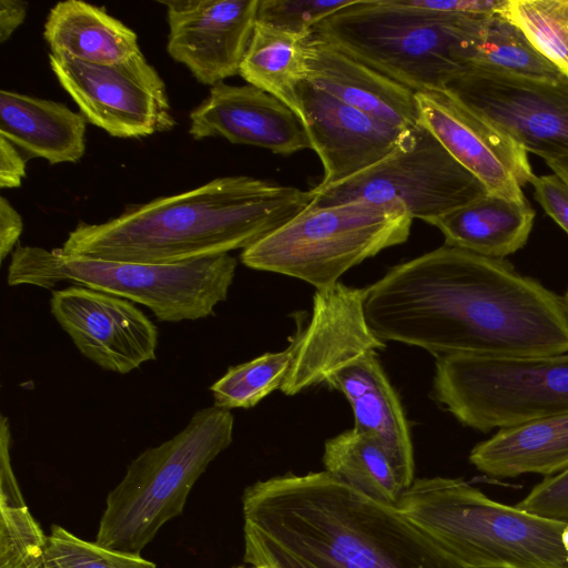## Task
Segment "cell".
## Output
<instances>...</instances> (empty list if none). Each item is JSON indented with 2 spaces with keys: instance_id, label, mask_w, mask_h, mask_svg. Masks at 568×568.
<instances>
[{
  "instance_id": "5bb4252c",
  "label": "cell",
  "mask_w": 568,
  "mask_h": 568,
  "mask_svg": "<svg viewBox=\"0 0 568 568\" xmlns=\"http://www.w3.org/2000/svg\"><path fill=\"white\" fill-rule=\"evenodd\" d=\"M419 122L491 195L525 203L535 175L527 152L446 90L416 92Z\"/></svg>"
},
{
  "instance_id": "836d02e7",
  "label": "cell",
  "mask_w": 568,
  "mask_h": 568,
  "mask_svg": "<svg viewBox=\"0 0 568 568\" xmlns=\"http://www.w3.org/2000/svg\"><path fill=\"white\" fill-rule=\"evenodd\" d=\"M529 183L545 212L568 234V184L555 173L534 175Z\"/></svg>"
},
{
  "instance_id": "8992f818",
  "label": "cell",
  "mask_w": 568,
  "mask_h": 568,
  "mask_svg": "<svg viewBox=\"0 0 568 568\" xmlns=\"http://www.w3.org/2000/svg\"><path fill=\"white\" fill-rule=\"evenodd\" d=\"M237 262L230 254L175 264H144L67 256L58 248L18 245L8 284L51 290L60 282L141 304L159 321L178 323L215 315L227 298Z\"/></svg>"
},
{
  "instance_id": "ab89813d",
  "label": "cell",
  "mask_w": 568,
  "mask_h": 568,
  "mask_svg": "<svg viewBox=\"0 0 568 568\" xmlns=\"http://www.w3.org/2000/svg\"><path fill=\"white\" fill-rule=\"evenodd\" d=\"M547 165L568 184V156L545 160Z\"/></svg>"
},
{
  "instance_id": "30bf717a",
  "label": "cell",
  "mask_w": 568,
  "mask_h": 568,
  "mask_svg": "<svg viewBox=\"0 0 568 568\" xmlns=\"http://www.w3.org/2000/svg\"><path fill=\"white\" fill-rule=\"evenodd\" d=\"M307 207L365 201L432 223L488 194L420 122L407 129L398 145L371 168L328 186H315Z\"/></svg>"
},
{
  "instance_id": "3957f363",
  "label": "cell",
  "mask_w": 568,
  "mask_h": 568,
  "mask_svg": "<svg viewBox=\"0 0 568 568\" xmlns=\"http://www.w3.org/2000/svg\"><path fill=\"white\" fill-rule=\"evenodd\" d=\"M313 200L311 191L247 175L214 179L132 205L102 223L80 222L60 248L67 256L175 264L245 250Z\"/></svg>"
},
{
  "instance_id": "7402d4cb",
  "label": "cell",
  "mask_w": 568,
  "mask_h": 568,
  "mask_svg": "<svg viewBox=\"0 0 568 568\" xmlns=\"http://www.w3.org/2000/svg\"><path fill=\"white\" fill-rule=\"evenodd\" d=\"M469 462L498 478L559 474L568 468V414L501 428L471 449Z\"/></svg>"
},
{
  "instance_id": "60d3db41",
  "label": "cell",
  "mask_w": 568,
  "mask_h": 568,
  "mask_svg": "<svg viewBox=\"0 0 568 568\" xmlns=\"http://www.w3.org/2000/svg\"><path fill=\"white\" fill-rule=\"evenodd\" d=\"M561 540H562V545H564V548H565V551L567 555V560H568V524L566 525V527L562 530Z\"/></svg>"
},
{
  "instance_id": "6da1fadb",
  "label": "cell",
  "mask_w": 568,
  "mask_h": 568,
  "mask_svg": "<svg viewBox=\"0 0 568 568\" xmlns=\"http://www.w3.org/2000/svg\"><path fill=\"white\" fill-rule=\"evenodd\" d=\"M368 326L383 342L452 355L568 353L562 300L505 258L444 244L364 288Z\"/></svg>"
},
{
  "instance_id": "9a60e30c",
  "label": "cell",
  "mask_w": 568,
  "mask_h": 568,
  "mask_svg": "<svg viewBox=\"0 0 568 568\" xmlns=\"http://www.w3.org/2000/svg\"><path fill=\"white\" fill-rule=\"evenodd\" d=\"M170 57L202 84L239 74L260 0H166Z\"/></svg>"
},
{
  "instance_id": "484cf974",
  "label": "cell",
  "mask_w": 568,
  "mask_h": 568,
  "mask_svg": "<svg viewBox=\"0 0 568 568\" xmlns=\"http://www.w3.org/2000/svg\"><path fill=\"white\" fill-rule=\"evenodd\" d=\"M323 464L329 475L384 504L396 505L404 490L384 447L355 428L325 442Z\"/></svg>"
},
{
  "instance_id": "d6a6232c",
  "label": "cell",
  "mask_w": 568,
  "mask_h": 568,
  "mask_svg": "<svg viewBox=\"0 0 568 568\" xmlns=\"http://www.w3.org/2000/svg\"><path fill=\"white\" fill-rule=\"evenodd\" d=\"M516 506L530 514L568 524V468L545 477Z\"/></svg>"
},
{
  "instance_id": "603a6c76",
  "label": "cell",
  "mask_w": 568,
  "mask_h": 568,
  "mask_svg": "<svg viewBox=\"0 0 568 568\" xmlns=\"http://www.w3.org/2000/svg\"><path fill=\"white\" fill-rule=\"evenodd\" d=\"M43 38L52 54L93 64L120 63L141 52L132 29L104 9L80 0L51 8Z\"/></svg>"
},
{
  "instance_id": "4fadbf2b",
  "label": "cell",
  "mask_w": 568,
  "mask_h": 568,
  "mask_svg": "<svg viewBox=\"0 0 568 568\" xmlns=\"http://www.w3.org/2000/svg\"><path fill=\"white\" fill-rule=\"evenodd\" d=\"M50 311L78 351L104 371L128 374L156 358L158 328L129 300L72 285L52 291Z\"/></svg>"
},
{
  "instance_id": "7a4b0ae2",
  "label": "cell",
  "mask_w": 568,
  "mask_h": 568,
  "mask_svg": "<svg viewBox=\"0 0 568 568\" xmlns=\"http://www.w3.org/2000/svg\"><path fill=\"white\" fill-rule=\"evenodd\" d=\"M243 532L314 568H469L412 523L327 471L258 480L242 497Z\"/></svg>"
},
{
  "instance_id": "8d00e7d4",
  "label": "cell",
  "mask_w": 568,
  "mask_h": 568,
  "mask_svg": "<svg viewBox=\"0 0 568 568\" xmlns=\"http://www.w3.org/2000/svg\"><path fill=\"white\" fill-rule=\"evenodd\" d=\"M27 159L9 140L0 135V187H19L26 178Z\"/></svg>"
},
{
  "instance_id": "8fae6325",
  "label": "cell",
  "mask_w": 568,
  "mask_h": 568,
  "mask_svg": "<svg viewBox=\"0 0 568 568\" xmlns=\"http://www.w3.org/2000/svg\"><path fill=\"white\" fill-rule=\"evenodd\" d=\"M49 64L85 120L111 136L144 138L176 124L165 83L142 52L114 64L50 53Z\"/></svg>"
},
{
  "instance_id": "74e56055",
  "label": "cell",
  "mask_w": 568,
  "mask_h": 568,
  "mask_svg": "<svg viewBox=\"0 0 568 568\" xmlns=\"http://www.w3.org/2000/svg\"><path fill=\"white\" fill-rule=\"evenodd\" d=\"M23 230L21 215L4 196L0 197V261L13 253Z\"/></svg>"
},
{
  "instance_id": "4dcf8cb0",
  "label": "cell",
  "mask_w": 568,
  "mask_h": 568,
  "mask_svg": "<svg viewBox=\"0 0 568 568\" xmlns=\"http://www.w3.org/2000/svg\"><path fill=\"white\" fill-rule=\"evenodd\" d=\"M45 542L26 503L0 504V568H42Z\"/></svg>"
},
{
  "instance_id": "1f68e13d",
  "label": "cell",
  "mask_w": 568,
  "mask_h": 568,
  "mask_svg": "<svg viewBox=\"0 0 568 568\" xmlns=\"http://www.w3.org/2000/svg\"><path fill=\"white\" fill-rule=\"evenodd\" d=\"M355 0H260L256 21L307 38L316 24Z\"/></svg>"
},
{
  "instance_id": "cb8c5ba5",
  "label": "cell",
  "mask_w": 568,
  "mask_h": 568,
  "mask_svg": "<svg viewBox=\"0 0 568 568\" xmlns=\"http://www.w3.org/2000/svg\"><path fill=\"white\" fill-rule=\"evenodd\" d=\"M529 202L517 203L491 194L459 206L430 224L445 244L493 258H505L520 250L534 225Z\"/></svg>"
},
{
  "instance_id": "f546056e",
  "label": "cell",
  "mask_w": 568,
  "mask_h": 568,
  "mask_svg": "<svg viewBox=\"0 0 568 568\" xmlns=\"http://www.w3.org/2000/svg\"><path fill=\"white\" fill-rule=\"evenodd\" d=\"M42 568H156L141 555L87 541L53 525L47 535Z\"/></svg>"
},
{
  "instance_id": "f35d334b",
  "label": "cell",
  "mask_w": 568,
  "mask_h": 568,
  "mask_svg": "<svg viewBox=\"0 0 568 568\" xmlns=\"http://www.w3.org/2000/svg\"><path fill=\"white\" fill-rule=\"evenodd\" d=\"M28 3L20 0H0V42L4 43L22 24Z\"/></svg>"
},
{
  "instance_id": "4316f807",
  "label": "cell",
  "mask_w": 568,
  "mask_h": 568,
  "mask_svg": "<svg viewBox=\"0 0 568 568\" xmlns=\"http://www.w3.org/2000/svg\"><path fill=\"white\" fill-rule=\"evenodd\" d=\"M470 65L534 80L556 81L566 77L503 13L485 20Z\"/></svg>"
},
{
  "instance_id": "d4e9b609",
  "label": "cell",
  "mask_w": 568,
  "mask_h": 568,
  "mask_svg": "<svg viewBox=\"0 0 568 568\" xmlns=\"http://www.w3.org/2000/svg\"><path fill=\"white\" fill-rule=\"evenodd\" d=\"M305 39L256 21L239 72L247 84L275 97L301 119L298 88L307 79Z\"/></svg>"
},
{
  "instance_id": "52a82bcc",
  "label": "cell",
  "mask_w": 568,
  "mask_h": 568,
  "mask_svg": "<svg viewBox=\"0 0 568 568\" xmlns=\"http://www.w3.org/2000/svg\"><path fill=\"white\" fill-rule=\"evenodd\" d=\"M231 410L209 406L172 438L140 453L108 494L95 542L140 555L160 528L180 516L207 466L233 440Z\"/></svg>"
},
{
  "instance_id": "2e32d148",
  "label": "cell",
  "mask_w": 568,
  "mask_h": 568,
  "mask_svg": "<svg viewBox=\"0 0 568 568\" xmlns=\"http://www.w3.org/2000/svg\"><path fill=\"white\" fill-rule=\"evenodd\" d=\"M293 339L294 357L280 388L288 396L325 383L351 357L386 347L366 321L364 288L341 282L316 290L308 325Z\"/></svg>"
},
{
  "instance_id": "ffe728a7",
  "label": "cell",
  "mask_w": 568,
  "mask_h": 568,
  "mask_svg": "<svg viewBox=\"0 0 568 568\" xmlns=\"http://www.w3.org/2000/svg\"><path fill=\"white\" fill-rule=\"evenodd\" d=\"M307 81L345 104L399 129L419 122L415 92L312 33L304 41Z\"/></svg>"
},
{
  "instance_id": "9c48e42d",
  "label": "cell",
  "mask_w": 568,
  "mask_h": 568,
  "mask_svg": "<svg viewBox=\"0 0 568 568\" xmlns=\"http://www.w3.org/2000/svg\"><path fill=\"white\" fill-rule=\"evenodd\" d=\"M433 392L459 423L483 433L566 415L568 353L538 357H439Z\"/></svg>"
},
{
  "instance_id": "b9f144b4",
  "label": "cell",
  "mask_w": 568,
  "mask_h": 568,
  "mask_svg": "<svg viewBox=\"0 0 568 568\" xmlns=\"http://www.w3.org/2000/svg\"><path fill=\"white\" fill-rule=\"evenodd\" d=\"M561 300H562V305H564L565 313H566L567 318H568V290L565 293V295L561 297Z\"/></svg>"
},
{
  "instance_id": "5b68a950",
  "label": "cell",
  "mask_w": 568,
  "mask_h": 568,
  "mask_svg": "<svg viewBox=\"0 0 568 568\" xmlns=\"http://www.w3.org/2000/svg\"><path fill=\"white\" fill-rule=\"evenodd\" d=\"M396 506L469 568H568L567 523L493 500L462 478L415 479Z\"/></svg>"
},
{
  "instance_id": "d590c367",
  "label": "cell",
  "mask_w": 568,
  "mask_h": 568,
  "mask_svg": "<svg viewBox=\"0 0 568 568\" xmlns=\"http://www.w3.org/2000/svg\"><path fill=\"white\" fill-rule=\"evenodd\" d=\"M413 6L438 12L488 17L505 11L507 0H409Z\"/></svg>"
},
{
  "instance_id": "277c9868",
  "label": "cell",
  "mask_w": 568,
  "mask_h": 568,
  "mask_svg": "<svg viewBox=\"0 0 568 568\" xmlns=\"http://www.w3.org/2000/svg\"><path fill=\"white\" fill-rule=\"evenodd\" d=\"M486 19L409 0H355L312 34L415 93L443 91L471 64Z\"/></svg>"
},
{
  "instance_id": "7c38bea8",
  "label": "cell",
  "mask_w": 568,
  "mask_h": 568,
  "mask_svg": "<svg viewBox=\"0 0 568 568\" xmlns=\"http://www.w3.org/2000/svg\"><path fill=\"white\" fill-rule=\"evenodd\" d=\"M445 90L526 152L568 156L567 75L534 80L469 65Z\"/></svg>"
},
{
  "instance_id": "ba28073f",
  "label": "cell",
  "mask_w": 568,
  "mask_h": 568,
  "mask_svg": "<svg viewBox=\"0 0 568 568\" xmlns=\"http://www.w3.org/2000/svg\"><path fill=\"white\" fill-rule=\"evenodd\" d=\"M413 219L365 201L307 207L242 251L253 270L298 278L316 290L338 283L353 266L406 242Z\"/></svg>"
},
{
  "instance_id": "83f0119b",
  "label": "cell",
  "mask_w": 568,
  "mask_h": 568,
  "mask_svg": "<svg viewBox=\"0 0 568 568\" xmlns=\"http://www.w3.org/2000/svg\"><path fill=\"white\" fill-rule=\"evenodd\" d=\"M295 351L292 339L281 352L265 353L246 363L231 366L210 386L213 406L231 410L251 408L280 389L291 367Z\"/></svg>"
},
{
  "instance_id": "e575fe53",
  "label": "cell",
  "mask_w": 568,
  "mask_h": 568,
  "mask_svg": "<svg viewBox=\"0 0 568 568\" xmlns=\"http://www.w3.org/2000/svg\"><path fill=\"white\" fill-rule=\"evenodd\" d=\"M244 561L271 568H314L280 547L251 535H244Z\"/></svg>"
},
{
  "instance_id": "44dd1931",
  "label": "cell",
  "mask_w": 568,
  "mask_h": 568,
  "mask_svg": "<svg viewBox=\"0 0 568 568\" xmlns=\"http://www.w3.org/2000/svg\"><path fill=\"white\" fill-rule=\"evenodd\" d=\"M85 118L65 104L2 89L0 135L29 158L78 162L85 152Z\"/></svg>"
},
{
  "instance_id": "7bdbcfd3",
  "label": "cell",
  "mask_w": 568,
  "mask_h": 568,
  "mask_svg": "<svg viewBox=\"0 0 568 568\" xmlns=\"http://www.w3.org/2000/svg\"><path fill=\"white\" fill-rule=\"evenodd\" d=\"M235 568H271V567L265 566V565H257V566L248 565V567L240 566V567H235Z\"/></svg>"
},
{
  "instance_id": "e0dca14e",
  "label": "cell",
  "mask_w": 568,
  "mask_h": 568,
  "mask_svg": "<svg viewBox=\"0 0 568 568\" xmlns=\"http://www.w3.org/2000/svg\"><path fill=\"white\" fill-rule=\"evenodd\" d=\"M302 120L324 169L317 186L339 183L387 156L405 131L345 104L307 80L298 88Z\"/></svg>"
},
{
  "instance_id": "d6986e66",
  "label": "cell",
  "mask_w": 568,
  "mask_h": 568,
  "mask_svg": "<svg viewBox=\"0 0 568 568\" xmlns=\"http://www.w3.org/2000/svg\"><path fill=\"white\" fill-rule=\"evenodd\" d=\"M325 384L347 398L354 414V428L379 442L400 486L403 489L409 487L415 480L409 427L399 397L376 351L351 357L327 376Z\"/></svg>"
},
{
  "instance_id": "f1b7e54d",
  "label": "cell",
  "mask_w": 568,
  "mask_h": 568,
  "mask_svg": "<svg viewBox=\"0 0 568 568\" xmlns=\"http://www.w3.org/2000/svg\"><path fill=\"white\" fill-rule=\"evenodd\" d=\"M503 14L568 77V0H507Z\"/></svg>"
},
{
  "instance_id": "ac0fdd59",
  "label": "cell",
  "mask_w": 568,
  "mask_h": 568,
  "mask_svg": "<svg viewBox=\"0 0 568 568\" xmlns=\"http://www.w3.org/2000/svg\"><path fill=\"white\" fill-rule=\"evenodd\" d=\"M194 140L221 136L235 144L254 145L290 155L312 143L302 119L286 104L251 84L224 81L190 112Z\"/></svg>"
}]
</instances>
